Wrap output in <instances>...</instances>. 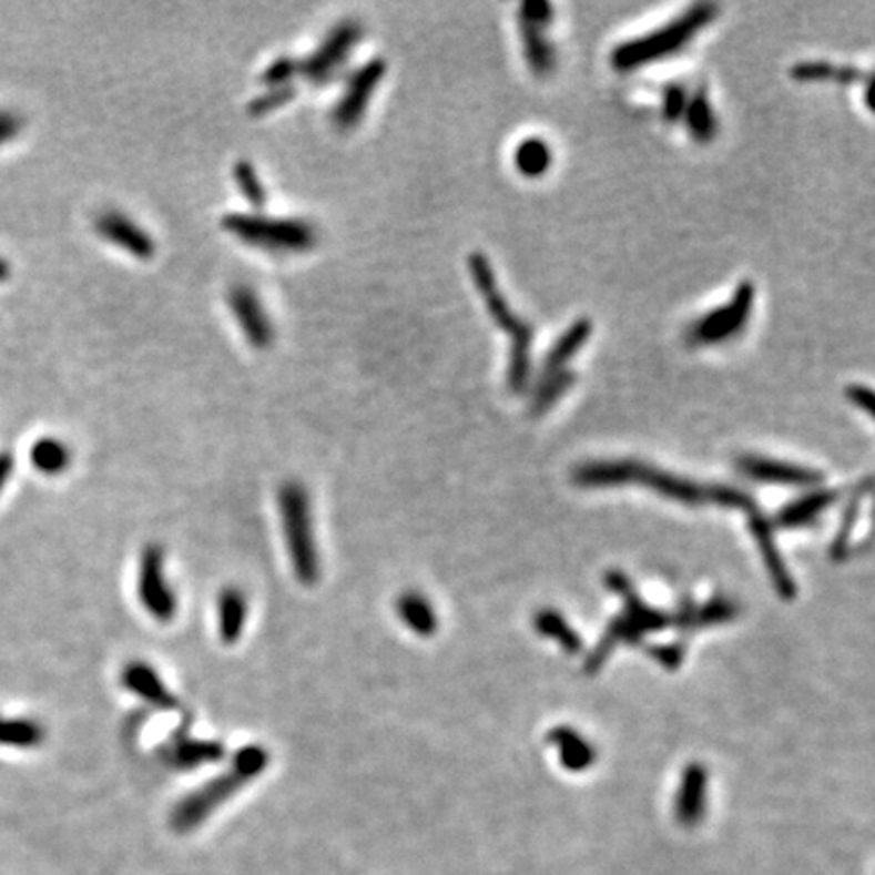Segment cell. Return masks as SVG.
Instances as JSON below:
<instances>
[{"mask_svg": "<svg viewBox=\"0 0 875 875\" xmlns=\"http://www.w3.org/2000/svg\"><path fill=\"white\" fill-rule=\"evenodd\" d=\"M247 596L237 586L223 588L217 598V629L225 644H235L242 639L247 624Z\"/></svg>", "mask_w": 875, "mask_h": 875, "instance_id": "cell-17", "label": "cell"}, {"mask_svg": "<svg viewBox=\"0 0 875 875\" xmlns=\"http://www.w3.org/2000/svg\"><path fill=\"white\" fill-rule=\"evenodd\" d=\"M396 610L399 620L418 637H433L438 629V619L430 600L416 590L399 594Z\"/></svg>", "mask_w": 875, "mask_h": 875, "instance_id": "cell-20", "label": "cell"}, {"mask_svg": "<svg viewBox=\"0 0 875 875\" xmlns=\"http://www.w3.org/2000/svg\"><path fill=\"white\" fill-rule=\"evenodd\" d=\"M268 750L257 744L240 747L232 759L227 771L217 774L213 781L203 784L197 791L185 796L173 813V825L181 831H187L199 825L203 818L232 798L247 782L254 781L268 766Z\"/></svg>", "mask_w": 875, "mask_h": 875, "instance_id": "cell-5", "label": "cell"}, {"mask_svg": "<svg viewBox=\"0 0 875 875\" xmlns=\"http://www.w3.org/2000/svg\"><path fill=\"white\" fill-rule=\"evenodd\" d=\"M11 264L0 256V282H7L11 278Z\"/></svg>", "mask_w": 875, "mask_h": 875, "instance_id": "cell-40", "label": "cell"}, {"mask_svg": "<svg viewBox=\"0 0 875 875\" xmlns=\"http://www.w3.org/2000/svg\"><path fill=\"white\" fill-rule=\"evenodd\" d=\"M688 90L679 83L667 85L663 92V118L667 122H678L685 114L688 108Z\"/></svg>", "mask_w": 875, "mask_h": 875, "instance_id": "cell-34", "label": "cell"}, {"mask_svg": "<svg viewBox=\"0 0 875 875\" xmlns=\"http://www.w3.org/2000/svg\"><path fill=\"white\" fill-rule=\"evenodd\" d=\"M685 122H688L689 132L691 136L698 142H710L715 139L718 132V120H715V112H713L712 104L708 94L700 90L691 95L688 100V108H685Z\"/></svg>", "mask_w": 875, "mask_h": 875, "instance_id": "cell-27", "label": "cell"}, {"mask_svg": "<svg viewBox=\"0 0 875 875\" xmlns=\"http://www.w3.org/2000/svg\"><path fill=\"white\" fill-rule=\"evenodd\" d=\"M223 756H225V747L222 742L201 740V737H191V735H176L175 740L166 747V760L183 771L220 762Z\"/></svg>", "mask_w": 875, "mask_h": 875, "instance_id": "cell-16", "label": "cell"}, {"mask_svg": "<svg viewBox=\"0 0 875 875\" xmlns=\"http://www.w3.org/2000/svg\"><path fill=\"white\" fill-rule=\"evenodd\" d=\"M278 511L292 572L303 586H315L321 578L315 515L311 492L301 480L282 482L278 489Z\"/></svg>", "mask_w": 875, "mask_h": 875, "instance_id": "cell-4", "label": "cell"}, {"mask_svg": "<svg viewBox=\"0 0 875 875\" xmlns=\"http://www.w3.org/2000/svg\"><path fill=\"white\" fill-rule=\"evenodd\" d=\"M12 468H14V458L11 452H0V492L11 479Z\"/></svg>", "mask_w": 875, "mask_h": 875, "instance_id": "cell-39", "label": "cell"}, {"mask_svg": "<svg viewBox=\"0 0 875 875\" xmlns=\"http://www.w3.org/2000/svg\"><path fill=\"white\" fill-rule=\"evenodd\" d=\"M590 335H592V321L590 318L576 321L572 327L568 328L560 339L556 340V345L548 350L543 365H541V377H549V375L566 369V365L570 363L573 355L588 343Z\"/></svg>", "mask_w": 875, "mask_h": 875, "instance_id": "cell-19", "label": "cell"}, {"mask_svg": "<svg viewBox=\"0 0 875 875\" xmlns=\"http://www.w3.org/2000/svg\"><path fill=\"white\" fill-rule=\"evenodd\" d=\"M608 586H610L614 592H619V594L627 598V610H624V614H622L619 620L612 622V627L608 629L604 641L598 644V649H596L594 654L590 657L588 667H586L588 671L600 669L602 663H604V659H607L608 654L612 653V649H614L619 642H637L644 632L663 629V627H667V624L671 622V619H669L667 614H661V612H657L653 608L642 604L641 598L634 596L631 583H629V580H627L622 573H610V576H608Z\"/></svg>", "mask_w": 875, "mask_h": 875, "instance_id": "cell-7", "label": "cell"}, {"mask_svg": "<svg viewBox=\"0 0 875 875\" xmlns=\"http://www.w3.org/2000/svg\"><path fill=\"white\" fill-rule=\"evenodd\" d=\"M847 397L852 399L857 408L865 409L869 416H874V394L865 386H849Z\"/></svg>", "mask_w": 875, "mask_h": 875, "instance_id": "cell-37", "label": "cell"}, {"mask_svg": "<svg viewBox=\"0 0 875 875\" xmlns=\"http://www.w3.org/2000/svg\"><path fill=\"white\" fill-rule=\"evenodd\" d=\"M791 78L796 82H823L835 80L837 83H859L872 80L869 73L852 68V65H833L828 61H801L791 68Z\"/></svg>", "mask_w": 875, "mask_h": 875, "instance_id": "cell-22", "label": "cell"}, {"mask_svg": "<svg viewBox=\"0 0 875 875\" xmlns=\"http://www.w3.org/2000/svg\"><path fill=\"white\" fill-rule=\"evenodd\" d=\"M136 590L142 608L151 614L152 619L159 622H171L175 619V590L166 576L164 549L156 543L142 549Z\"/></svg>", "mask_w": 875, "mask_h": 875, "instance_id": "cell-10", "label": "cell"}, {"mask_svg": "<svg viewBox=\"0 0 875 875\" xmlns=\"http://www.w3.org/2000/svg\"><path fill=\"white\" fill-rule=\"evenodd\" d=\"M363 39V24L355 19H343L328 31L318 48L301 59V75L315 85H327L345 70L353 49Z\"/></svg>", "mask_w": 875, "mask_h": 875, "instance_id": "cell-9", "label": "cell"}, {"mask_svg": "<svg viewBox=\"0 0 875 875\" xmlns=\"http://www.w3.org/2000/svg\"><path fill=\"white\" fill-rule=\"evenodd\" d=\"M95 232L104 237L105 242L124 250L130 256L139 260H151L156 254V242L142 225L134 222L122 211L105 210L95 217Z\"/></svg>", "mask_w": 875, "mask_h": 875, "instance_id": "cell-13", "label": "cell"}, {"mask_svg": "<svg viewBox=\"0 0 875 875\" xmlns=\"http://www.w3.org/2000/svg\"><path fill=\"white\" fill-rule=\"evenodd\" d=\"M301 75V59L282 55L274 59L268 68L262 73V82L268 83L269 88L276 85H291L292 80Z\"/></svg>", "mask_w": 875, "mask_h": 875, "instance_id": "cell-33", "label": "cell"}, {"mask_svg": "<svg viewBox=\"0 0 875 875\" xmlns=\"http://www.w3.org/2000/svg\"><path fill=\"white\" fill-rule=\"evenodd\" d=\"M519 24H521V37H523L529 68L536 75H548L556 68V49L543 35L541 27L527 23L523 19H519Z\"/></svg>", "mask_w": 875, "mask_h": 875, "instance_id": "cell-24", "label": "cell"}, {"mask_svg": "<svg viewBox=\"0 0 875 875\" xmlns=\"http://www.w3.org/2000/svg\"><path fill=\"white\" fill-rule=\"evenodd\" d=\"M573 381H576V374L572 369H561L558 374L541 377V384L537 387L536 396L531 399V414L533 416L546 414L573 386Z\"/></svg>", "mask_w": 875, "mask_h": 875, "instance_id": "cell-29", "label": "cell"}, {"mask_svg": "<svg viewBox=\"0 0 875 875\" xmlns=\"http://www.w3.org/2000/svg\"><path fill=\"white\" fill-rule=\"evenodd\" d=\"M298 94V90L294 85H276V88H268L264 94L256 95L250 104H247V112L250 116H266L272 110L282 108L294 100V95Z\"/></svg>", "mask_w": 875, "mask_h": 875, "instance_id": "cell-32", "label": "cell"}, {"mask_svg": "<svg viewBox=\"0 0 875 875\" xmlns=\"http://www.w3.org/2000/svg\"><path fill=\"white\" fill-rule=\"evenodd\" d=\"M122 685L129 689L130 693L139 695L142 701L151 703L152 708L159 710H175L179 705L173 691L164 685L163 679L156 673L154 667L144 661H130L122 669Z\"/></svg>", "mask_w": 875, "mask_h": 875, "instance_id": "cell-14", "label": "cell"}, {"mask_svg": "<svg viewBox=\"0 0 875 875\" xmlns=\"http://www.w3.org/2000/svg\"><path fill=\"white\" fill-rule=\"evenodd\" d=\"M519 19H523L527 23L537 24V27H546V24L553 21V7L543 0H527L521 7V14Z\"/></svg>", "mask_w": 875, "mask_h": 875, "instance_id": "cell-35", "label": "cell"}, {"mask_svg": "<svg viewBox=\"0 0 875 875\" xmlns=\"http://www.w3.org/2000/svg\"><path fill=\"white\" fill-rule=\"evenodd\" d=\"M705 786H708L705 771L701 766H689L675 801V815L681 825L693 827L705 815Z\"/></svg>", "mask_w": 875, "mask_h": 875, "instance_id": "cell-18", "label": "cell"}, {"mask_svg": "<svg viewBox=\"0 0 875 875\" xmlns=\"http://www.w3.org/2000/svg\"><path fill=\"white\" fill-rule=\"evenodd\" d=\"M386 59L375 58L365 61L357 70L353 71L347 80L337 104L333 105L330 120L337 130L355 129L362 122L367 105L372 102L377 85L386 78Z\"/></svg>", "mask_w": 875, "mask_h": 875, "instance_id": "cell-11", "label": "cell"}, {"mask_svg": "<svg viewBox=\"0 0 875 875\" xmlns=\"http://www.w3.org/2000/svg\"><path fill=\"white\" fill-rule=\"evenodd\" d=\"M468 269L480 298L485 301L490 318L495 321L497 327L509 333L511 337V362H509L507 381L513 394H523L531 379V340L536 335V328L531 323H527L526 318L515 315L511 304L499 288L497 274L492 269L489 256L480 252L470 254Z\"/></svg>", "mask_w": 875, "mask_h": 875, "instance_id": "cell-2", "label": "cell"}, {"mask_svg": "<svg viewBox=\"0 0 875 875\" xmlns=\"http://www.w3.org/2000/svg\"><path fill=\"white\" fill-rule=\"evenodd\" d=\"M718 12L720 7L713 2L693 4L683 14H679L678 19L663 24L653 33L620 43L610 55V65L620 73H629L651 65L659 59L671 58L688 48L708 24H712L718 19Z\"/></svg>", "mask_w": 875, "mask_h": 875, "instance_id": "cell-3", "label": "cell"}, {"mask_svg": "<svg viewBox=\"0 0 875 875\" xmlns=\"http://www.w3.org/2000/svg\"><path fill=\"white\" fill-rule=\"evenodd\" d=\"M551 740L558 744L561 762L570 771H583L592 764L594 750L583 740L582 735L576 734L570 728H560L558 732L551 734Z\"/></svg>", "mask_w": 875, "mask_h": 875, "instance_id": "cell-28", "label": "cell"}, {"mask_svg": "<svg viewBox=\"0 0 875 875\" xmlns=\"http://www.w3.org/2000/svg\"><path fill=\"white\" fill-rule=\"evenodd\" d=\"M756 291L750 281L740 282L730 303L722 304L701 316L688 330L689 345H720L725 340L734 339L746 328L752 316Z\"/></svg>", "mask_w": 875, "mask_h": 875, "instance_id": "cell-8", "label": "cell"}, {"mask_svg": "<svg viewBox=\"0 0 875 875\" xmlns=\"http://www.w3.org/2000/svg\"><path fill=\"white\" fill-rule=\"evenodd\" d=\"M222 225L242 244L269 254H303L318 244L316 225L304 220H282L262 213H227Z\"/></svg>", "mask_w": 875, "mask_h": 875, "instance_id": "cell-6", "label": "cell"}, {"mask_svg": "<svg viewBox=\"0 0 875 875\" xmlns=\"http://www.w3.org/2000/svg\"><path fill=\"white\" fill-rule=\"evenodd\" d=\"M653 657L659 659L663 667H675L683 659V647H679V644H671V647H665V649L659 647V649H653Z\"/></svg>", "mask_w": 875, "mask_h": 875, "instance_id": "cell-38", "label": "cell"}, {"mask_svg": "<svg viewBox=\"0 0 875 875\" xmlns=\"http://www.w3.org/2000/svg\"><path fill=\"white\" fill-rule=\"evenodd\" d=\"M740 470L752 477V479L764 480V482H781V485H811L815 487L823 475L811 468L794 467L788 462L759 458V456H744L737 460Z\"/></svg>", "mask_w": 875, "mask_h": 875, "instance_id": "cell-15", "label": "cell"}, {"mask_svg": "<svg viewBox=\"0 0 875 875\" xmlns=\"http://www.w3.org/2000/svg\"><path fill=\"white\" fill-rule=\"evenodd\" d=\"M235 187L240 189L242 197L256 210H262L268 201V191L264 187L262 179L257 175L256 166L250 161H237L234 166Z\"/></svg>", "mask_w": 875, "mask_h": 875, "instance_id": "cell-30", "label": "cell"}, {"mask_svg": "<svg viewBox=\"0 0 875 875\" xmlns=\"http://www.w3.org/2000/svg\"><path fill=\"white\" fill-rule=\"evenodd\" d=\"M23 118L12 110H0V146L14 141L23 130Z\"/></svg>", "mask_w": 875, "mask_h": 875, "instance_id": "cell-36", "label": "cell"}, {"mask_svg": "<svg viewBox=\"0 0 875 875\" xmlns=\"http://www.w3.org/2000/svg\"><path fill=\"white\" fill-rule=\"evenodd\" d=\"M837 495H840L837 490L825 489H818L815 492H811V495H806L801 501L793 502V505L782 509L781 515H779V526L801 527L815 521L823 509H827L831 502H835Z\"/></svg>", "mask_w": 875, "mask_h": 875, "instance_id": "cell-25", "label": "cell"}, {"mask_svg": "<svg viewBox=\"0 0 875 875\" xmlns=\"http://www.w3.org/2000/svg\"><path fill=\"white\" fill-rule=\"evenodd\" d=\"M45 728L31 718H9L0 713V746L33 750L45 742Z\"/></svg>", "mask_w": 875, "mask_h": 875, "instance_id": "cell-23", "label": "cell"}, {"mask_svg": "<svg viewBox=\"0 0 875 875\" xmlns=\"http://www.w3.org/2000/svg\"><path fill=\"white\" fill-rule=\"evenodd\" d=\"M537 629L541 631V634L560 641L561 647H563L566 651H570V653H578V651H580L582 641L578 639V634L568 627V622L561 619L558 612H551V610L541 612V614L537 617Z\"/></svg>", "mask_w": 875, "mask_h": 875, "instance_id": "cell-31", "label": "cell"}, {"mask_svg": "<svg viewBox=\"0 0 875 875\" xmlns=\"http://www.w3.org/2000/svg\"><path fill=\"white\" fill-rule=\"evenodd\" d=\"M31 465L45 477L63 475L71 465V448L55 436L39 438L29 450Z\"/></svg>", "mask_w": 875, "mask_h": 875, "instance_id": "cell-21", "label": "cell"}, {"mask_svg": "<svg viewBox=\"0 0 875 875\" xmlns=\"http://www.w3.org/2000/svg\"><path fill=\"white\" fill-rule=\"evenodd\" d=\"M227 303L247 343L260 350L272 347L276 330L256 288L250 284H234L227 292Z\"/></svg>", "mask_w": 875, "mask_h": 875, "instance_id": "cell-12", "label": "cell"}, {"mask_svg": "<svg viewBox=\"0 0 875 875\" xmlns=\"http://www.w3.org/2000/svg\"><path fill=\"white\" fill-rule=\"evenodd\" d=\"M576 482L586 487H610V485H624V482H641L649 489L659 490L669 499L701 505V502H724L730 507H744L750 515H754V505L746 492L730 489V487H701L691 480L679 479L675 475L663 472L659 468L647 467L637 460H604V462H590L576 470Z\"/></svg>", "mask_w": 875, "mask_h": 875, "instance_id": "cell-1", "label": "cell"}, {"mask_svg": "<svg viewBox=\"0 0 875 875\" xmlns=\"http://www.w3.org/2000/svg\"><path fill=\"white\" fill-rule=\"evenodd\" d=\"M551 161H553V152L543 139L531 136V139L519 142V146L515 149V169L529 179L546 175L551 166Z\"/></svg>", "mask_w": 875, "mask_h": 875, "instance_id": "cell-26", "label": "cell"}]
</instances>
